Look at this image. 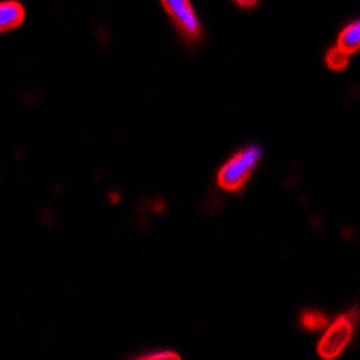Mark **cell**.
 Wrapping results in <instances>:
<instances>
[{
  "instance_id": "1",
  "label": "cell",
  "mask_w": 360,
  "mask_h": 360,
  "mask_svg": "<svg viewBox=\"0 0 360 360\" xmlns=\"http://www.w3.org/2000/svg\"><path fill=\"white\" fill-rule=\"evenodd\" d=\"M262 150L258 146H249L242 152H238L233 159H229L224 164V168L218 173V184L221 189L227 191H236L242 188L250 176L256 164L259 162Z\"/></svg>"
},
{
  "instance_id": "2",
  "label": "cell",
  "mask_w": 360,
  "mask_h": 360,
  "mask_svg": "<svg viewBox=\"0 0 360 360\" xmlns=\"http://www.w3.org/2000/svg\"><path fill=\"white\" fill-rule=\"evenodd\" d=\"M355 323L356 310H353L352 314H344L337 317L332 323V326L326 330L323 339L319 340V344H317L319 356H323V359H335V356H339L344 352V348L348 346L349 340H352Z\"/></svg>"
},
{
  "instance_id": "3",
  "label": "cell",
  "mask_w": 360,
  "mask_h": 360,
  "mask_svg": "<svg viewBox=\"0 0 360 360\" xmlns=\"http://www.w3.org/2000/svg\"><path fill=\"white\" fill-rule=\"evenodd\" d=\"M162 6L186 38L200 37V24L189 0H162Z\"/></svg>"
},
{
  "instance_id": "4",
  "label": "cell",
  "mask_w": 360,
  "mask_h": 360,
  "mask_svg": "<svg viewBox=\"0 0 360 360\" xmlns=\"http://www.w3.org/2000/svg\"><path fill=\"white\" fill-rule=\"evenodd\" d=\"M25 18L24 6L8 0V2H0V33H8L11 29L18 27Z\"/></svg>"
},
{
  "instance_id": "5",
  "label": "cell",
  "mask_w": 360,
  "mask_h": 360,
  "mask_svg": "<svg viewBox=\"0 0 360 360\" xmlns=\"http://www.w3.org/2000/svg\"><path fill=\"white\" fill-rule=\"evenodd\" d=\"M360 45V24L359 22H353L348 27L342 29V33L339 34V47L340 51H344L346 54H352L355 51H359Z\"/></svg>"
},
{
  "instance_id": "6",
  "label": "cell",
  "mask_w": 360,
  "mask_h": 360,
  "mask_svg": "<svg viewBox=\"0 0 360 360\" xmlns=\"http://www.w3.org/2000/svg\"><path fill=\"white\" fill-rule=\"evenodd\" d=\"M301 324H303L307 330L314 332V330H319V328L326 326V317L317 310H308L301 315Z\"/></svg>"
},
{
  "instance_id": "7",
  "label": "cell",
  "mask_w": 360,
  "mask_h": 360,
  "mask_svg": "<svg viewBox=\"0 0 360 360\" xmlns=\"http://www.w3.org/2000/svg\"><path fill=\"white\" fill-rule=\"evenodd\" d=\"M326 63H328V67H330V69L342 70V69H346V67H348L349 54H346L344 51H340L339 47H335V49H332L330 53H328Z\"/></svg>"
},
{
  "instance_id": "8",
  "label": "cell",
  "mask_w": 360,
  "mask_h": 360,
  "mask_svg": "<svg viewBox=\"0 0 360 360\" xmlns=\"http://www.w3.org/2000/svg\"><path fill=\"white\" fill-rule=\"evenodd\" d=\"M141 359H179V355L173 352H155V353L141 355Z\"/></svg>"
},
{
  "instance_id": "9",
  "label": "cell",
  "mask_w": 360,
  "mask_h": 360,
  "mask_svg": "<svg viewBox=\"0 0 360 360\" xmlns=\"http://www.w3.org/2000/svg\"><path fill=\"white\" fill-rule=\"evenodd\" d=\"M238 4L243 6V8H250V6H254L258 0H236Z\"/></svg>"
}]
</instances>
